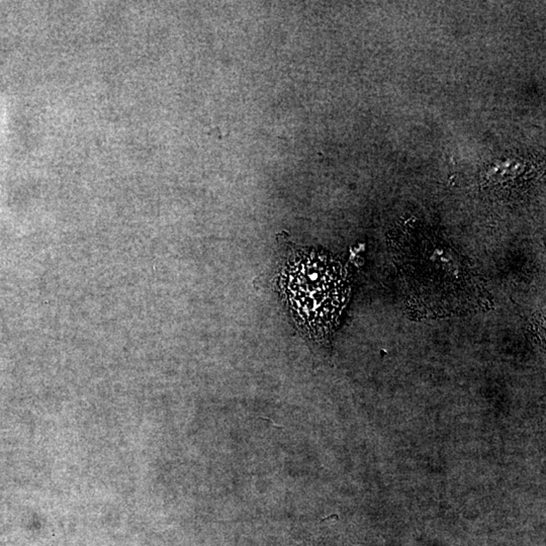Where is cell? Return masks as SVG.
Masks as SVG:
<instances>
[{"label": "cell", "mask_w": 546, "mask_h": 546, "mask_svg": "<svg viewBox=\"0 0 546 546\" xmlns=\"http://www.w3.org/2000/svg\"><path fill=\"white\" fill-rule=\"evenodd\" d=\"M279 286L298 327L316 341L336 330L351 291L347 266L314 249L291 250Z\"/></svg>", "instance_id": "6da1fadb"}]
</instances>
